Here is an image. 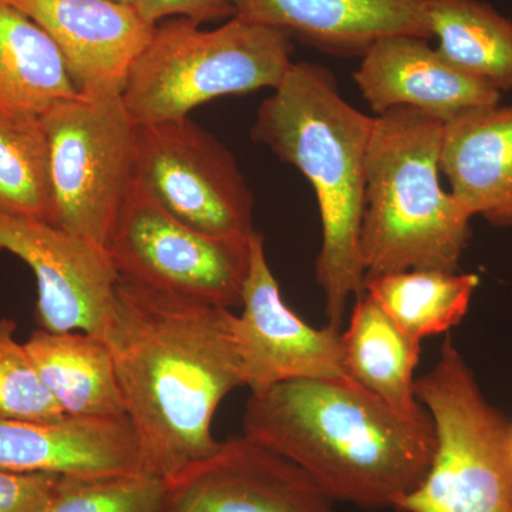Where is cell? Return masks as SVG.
Returning a JSON list of instances; mask_svg holds the SVG:
<instances>
[{"label":"cell","instance_id":"6da1fadb","mask_svg":"<svg viewBox=\"0 0 512 512\" xmlns=\"http://www.w3.org/2000/svg\"><path fill=\"white\" fill-rule=\"evenodd\" d=\"M234 318L231 309L119 279L104 342L147 473L173 480L220 448L214 414L245 386Z\"/></svg>","mask_w":512,"mask_h":512},{"label":"cell","instance_id":"7a4b0ae2","mask_svg":"<svg viewBox=\"0 0 512 512\" xmlns=\"http://www.w3.org/2000/svg\"><path fill=\"white\" fill-rule=\"evenodd\" d=\"M244 436L292 461L333 501L370 511L396 510L436 450L431 419L397 413L348 376L251 393Z\"/></svg>","mask_w":512,"mask_h":512},{"label":"cell","instance_id":"3957f363","mask_svg":"<svg viewBox=\"0 0 512 512\" xmlns=\"http://www.w3.org/2000/svg\"><path fill=\"white\" fill-rule=\"evenodd\" d=\"M373 120L342 96L329 69L301 62L262 101L251 130L255 143L301 171L315 191L322 225L316 282L328 325L339 330L349 299L365 292L360 229Z\"/></svg>","mask_w":512,"mask_h":512},{"label":"cell","instance_id":"277c9868","mask_svg":"<svg viewBox=\"0 0 512 512\" xmlns=\"http://www.w3.org/2000/svg\"><path fill=\"white\" fill-rule=\"evenodd\" d=\"M444 123L412 109L375 116L360 256L366 278L460 271L473 215L440 184Z\"/></svg>","mask_w":512,"mask_h":512},{"label":"cell","instance_id":"5b68a950","mask_svg":"<svg viewBox=\"0 0 512 512\" xmlns=\"http://www.w3.org/2000/svg\"><path fill=\"white\" fill-rule=\"evenodd\" d=\"M282 30L232 18L214 30L163 20L131 66L121 100L136 126L185 119L222 96L276 89L292 67Z\"/></svg>","mask_w":512,"mask_h":512},{"label":"cell","instance_id":"8992f818","mask_svg":"<svg viewBox=\"0 0 512 512\" xmlns=\"http://www.w3.org/2000/svg\"><path fill=\"white\" fill-rule=\"evenodd\" d=\"M436 450L400 512H512V423L485 399L450 336L436 365L416 379Z\"/></svg>","mask_w":512,"mask_h":512},{"label":"cell","instance_id":"52a82bcc","mask_svg":"<svg viewBox=\"0 0 512 512\" xmlns=\"http://www.w3.org/2000/svg\"><path fill=\"white\" fill-rule=\"evenodd\" d=\"M49 144L55 227L106 249L136 180L137 126L119 93H84L40 119Z\"/></svg>","mask_w":512,"mask_h":512},{"label":"cell","instance_id":"ba28073f","mask_svg":"<svg viewBox=\"0 0 512 512\" xmlns=\"http://www.w3.org/2000/svg\"><path fill=\"white\" fill-rule=\"evenodd\" d=\"M249 241H227L195 231L168 214L134 180L106 251L124 281L232 311L241 308Z\"/></svg>","mask_w":512,"mask_h":512},{"label":"cell","instance_id":"9c48e42d","mask_svg":"<svg viewBox=\"0 0 512 512\" xmlns=\"http://www.w3.org/2000/svg\"><path fill=\"white\" fill-rule=\"evenodd\" d=\"M136 180L195 231L227 241L254 235V197L237 160L190 117L137 126Z\"/></svg>","mask_w":512,"mask_h":512},{"label":"cell","instance_id":"30bf717a","mask_svg":"<svg viewBox=\"0 0 512 512\" xmlns=\"http://www.w3.org/2000/svg\"><path fill=\"white\" fill-rule=\"evenodd\" d=\"M0 249L35 274L40 329L106 338L120 279L106 249L47 222L10 217H0Z\"/></svg>","mask_w":512,"mask_h":512},{"label":"cell","instance_id":"8fae6325","mask_svg":"<svg viewBox=\"0 0 512 512\" xmlns=\"http://www.w3.org/2000/svg\"><path fill=\"white\" fill-rule=\"evenodd\" d=\"M249 248L242 313L232 326L245 386L259 393L291 380L345 377L342 330L303 322L282 299L262 234L254 232Z\"/></svg>","mask_w":512,"mask_h":512},{"label":"cell","instance_id":"7c38bea8","mask_svg":"<svg viewBox=\"0 0 512 512\" xmlns=\"http://www.w3.org/2000/svg\"><path fill=\"white\" fill-rule=\"evenodd\" d=\"M158 512H339L301 468L248 437L167 481Z\"/></svg>","mask_w":512,"mask_h":512},{"label":"cell","instance_id":"4fadbf2b","mask_svg":"<svg viewBox=\"0 0 512 512\" xmlns=\"http://www.w3.org/2000/svg\"><path fill=\"white\" fill-rule=\"evenodd\" d=\"M25 13L60 50L84 93L123 92L156 26L113 0H3Z\"/></svg>","mask_w":512,"mask_h":512},{"label":"cell","instance_id":"5bb4252c","mask_svg":"<svg viewBox=\"0 0 512 512\" xmlns=\"http://www.w3.org/2000/svg\"><path fill=\"white\" fill-rule=\"evenodd\" d=\"M429 42L384 37L360 57L353 79L375 116L403 107L447 124L500 104L498 90L451 66Z\"/></svg>","mask_w":512,"mask_h":512},{"label":"cell","instance_id":"9a60e30c","mask_svg":"<svg viewBox=\"0 0 512 512\" xmlns=\"http://www.w3.org/2000/svg\"><path fill=\"white\" fill-rule=\"evenodd\" d=\"M0 470L67 477L144 471L136 430L128 416L0 419Z\"/></svg>","mask_w":512,"mask_h":512},{"label":"cell","instance_id":"2e32d148","mask_svg":"<svg viewBox=\"0 0 512 512\" xmlns=\"http://www.w3.org/2000/svg\"><path fill=\"white\" fill-rule=\"evenodd\" d=\"M234 18L340 57H362L384 37L433 39L426 0H239Z\"/></svg>","mask_w":512,"mask_h":512},{"label":"cell","instance_id":"e0dca14e","mask_svg":"<svg viewBox=\"0 0 512 512\" xmlns=\"http://www.w3.org/2000/svg\"><path fill=\"white\" fill-rule=\"evenodd\" d=\"M441 171L473 217L512 228V106L471 111L444 124Z\"/></svg>","mask_w":512,"mask_h":512},{"label":"cell","instance_id":"ac0fdd59","mask_svg":"<svg viewBox=\"0 0 512 512\" xmlns=\"http://www.w3.org/2000/svg\"><path fill=\"white\" fill-rule=\"evenodd\" d=\"M25 346L40 379L66 416H127L113 353L104 340L84 332L39 329Z\"/></svg>","mask_w":512,"mask_h":512},{"label":"cell","instance_id":"d6986e66","mask_svg":"<svg viewBox=\"0 0 512 512\" xmlns=\"http://www.w3.org/2000/svg\"><path fill=\"white\" fill-rule=\"evenodd\" d=\"M346 376L409 419L429 420L416 396L414 372L421 340L403 332L379 303L363 292L342 333Z\"/></svg>","mask_w":512,"mask_h":512},{"label":"cell","instance_id":"ffe728a7","mask_svg":"<svg viewBox=\"0 0 512 512\" xmlns=\"http://www.w3.org/2000/svg\"><path fill=\"white\" fill-rule=\"evenodd\" d=\"M79 94L66 60L45 30L0 0V119H42Z\"/></svg>","mask_w":512,"mask_h":512},{"label":"cell","instance_id":"44dd1931","mask_svg":"<svg viewBox=\"0 0 512 512\" xmlns=\"http://www.w3.org/2000/svg\"><path fill=\"white\" fill-rule=\"evenodd\" d=\"M431 36L451 66L498 92L512 90V20L485 0H426Z\"/></svg>","mask_w":512,"mask_h":512},{"label":"cell","instance_id":"7402d4cb","mask_svg":"<svg viewBox=\"0 0 512 512\" xmlns=\"http://www.w3.org/2000/svg\"><path fill=\"white\" fill-rule=\"evenodd\" d=\"M480 278L476 274L406 271L365 279V292L414 339L447 332L463 320Z\"/></svg>","mask_w":512,"mask_h":512},{"label":"cell","instance_id":"603a6c76","mask_svg":"<svg viewBox=\"0 0 512 512\" xmlns=\"http://www.w3.org/2000/svg\"><path fill=\"white\" fill-rule=\"evenodd\" d=\"M0 217L55 225L49 144L40 119H0Z\"/></svg>","mask_w":512,"mask_h":512},{"label":"cell","instance_id":"cb8c5ba5","mask_svg":"<svg viewBox=\"0 0 512 512\" xmlns=\"http://www.w3.org/2000/svg\"><path fill=\"white\" fill-rule=\"evenodd\" d=\"M167 481L147 471L116 476H60L46 512H158Z\"/></svg>","mask_w":512,"mask_h":512},{"label":"cell","instance_id":"d4e9b609","mask_svg":"<svg viewBox=\"0 0 512 512\" xmlns=\"http://www.w3.org/2000/svg\"><path fill=\"white\" fill-rule=\"evenodd\" d=\"M15 320L0 319V419L57 420L66 416L40 379Z\"/></svg>","mask_w":512,"mask_h":512},{"label":"cell","instance_id":"484cf974","mask_svg":"<svg viewBox=\"0 0 512 512\" xmlns=\"http://www.w3.org/2000/svg\"><path fill=\"white\" fill-rule=\"evenodd\" d=\"M59 477L0 470V512H46Z\"/></svg>","mask_w":512,"mask_h":512},{"label":"cell","instance_id":"4316f807","mask_svg":"<svg viewBox=\"0 0 512 512\" xmlns=\"http://www.w3.org/2000/svg\"><path fill=\"white\" fill-rule=\"evenodd\" d=\"M239 0H136L134 6L151 25L168 18L190 19L197 25L234 18Z\"/></svg>","mask_w":512,"mask_h":512},{"label":"cell","instance_id":"83f0119b","mask_svg":"<svg viewBox=\"0 0 512 512\" xmlns=\"http://www.w3.org/2000/svg\"><path fill=\"white\" fill-rule=\"evenodd\" d=\"M113 2L126 3V5H133L136 3V0H113Z\"/></svg>","mask_w":512,"mask_h":512},{"label":"cell","instance_id":"f1b7e54d","mask_svg":"<svg viewBox=\"0 0 512 512\" xmlns=\"http://www.w3.org/2000/svg\"><path fill=\"white\" fill-rule=\"evenodd\" d=\"M511 447H512V434H511Z\"/></svg>","mask_w":512,"mask_h":512}]
</instances>
